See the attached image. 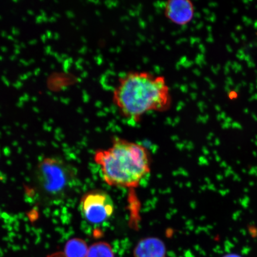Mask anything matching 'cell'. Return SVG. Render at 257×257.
<instances>
[{
    "label": "cell",
    "mask_w": 257,
    "mask_h": 257,
    "mask_svg": "<svg viewBox=\"0 0 257 257\" xmlns=\"http://www.w3.org/2000/svg\"><path fill=\"white\" fill-rule=\"evenodd\" d=\"M221 257H243L242 255L239 254V253H237L235 252H230L227 253L226 254L224 255Z\"/></svg>",
    "instance_id": "9"
},
{
    "label": "cell",
    "mask_w": 257,
    "mask_h": 257,
    "mask_svg": "<svg viewBox=\"0 0 257 257\" xmlns=\"http://www.w3.org/2000/svg\"><path fill=\"white\" fill-rule=\"evenodd\" d=\"M172 101L165 77L147 71L124 73L112 92V101L121 116L134 123L148 112L168 111Z\"/></svg>",
    "instance_id": "1"
},
{
    "label": "cell",
    "mask_w": 257,
    "mask_h": 257,
    "mask_svg": "<svg viewBox=\"0 0 257 257\" xmlns=\"http://www.w3.org/2000/svg\"><path fill=\"white\" fill-rule=\"evenodd\" d=\"M83 217L92 224H100L110 218L114 211V204L110 195L96 189L83 196L80 202Z\"/></svg>",
    "instance_id": "4"
},
{
    "label": "cell",
    "mask_w": 257,
    "mask_h": 257,
    "mask_svg": "<svg viewBox=\"0 0 257 257\" xmlns=\"http://www.w3.org/2000/svg\"><path fill=\"white\" fill-rule=\"evenodd\" d=\"M87 244L79 238L70 239L64 247L65 257H86L88 251Z\"/></svg>",
    "instance_id": "7"
},
{
    "label": "cell",
    "mask_w": 257,
    "mask_h": 257,
    "mask_svg": "<svg viewBox=\"0 0 257 257\" xmlns=\"http://www.w3.org/2000/svg\"><path fill=\"white\" fill-rule=\"evenodd\" d=\"M86 257H115L110 244L105 242H96L89 247Z\"/></svg>",
    "instance_id": "8"
},
{
    "label": "cell",
    "mask_w": 257,
    "mask_h": 257,
    "mask_svg": "<svg viewBox=\"0 0 257 257\" xmlns=\"http://www.w3.org/2000/svg\"><path fill=\"white\" fill-rule=\"evenodd\" d=\"M35 178L44 194L58 198L62 197L75 185L76 172L65 161L57 157H48L37 166Z\"/></svg>",
    "instance_id": "3"
},
{
    "label": "cell",
    "mask_w": 257,
    "mask_h": 257,
    "mask_svg": "<svg viewBox=\"0 0 257 257\" xmlns=\"http://www.w3.org/2000/svg\"><path fill=\"white\" fill-rule=\"evenodd\" d=\"M133 253L134 257H166L167 249L162 240L149 237L138 242Z\"/></svg>",
    "instance_id": "6"
},
{
    "label": "cell",
    "mask_w": 257,
    "mask_h": 257,
    "mask_svg": "<svg viewBox=\"0 0 257 257\" xmlns=\"http://www.w3.org/2000/svg\"><path fill=\"white\" fill-rule=\"evenodd\" d=\"M164 15L171 23L185 27L195 17V6L189 0H170L164 5Z\"/></svg>",
    "instance_id": "5"
},
{
    "label": "cell",
    "mask_w": 257,
    "mask_h": 257,
    "mask_svg": "<svg viewBox=\"0 0 257 257\" xmlns=\"http://www.w3.org/2000/svg\"><path fill=\"white\" fill-rule=\"evenodd\" d=\"M95 162L100 166L102 178L109 185L134 188L151 170L149 151L140 144L114 138L107 150L96 152Z\"/></svg>",
    "instance_id": "2"
}]
</instances>
